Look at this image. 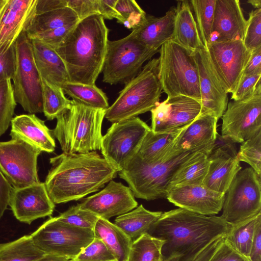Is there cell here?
<instances>
[{"label": "cell", "instance_id": "32", "mask_svg": "<svg viewBox=\"0 0 261 261\" xmlns=\"http://www.w3.org/2000/svg\"><path fill=\"white\" fill-rule=\"evenodd\" d=\"M162 214V212L149 211L141 204L133 210L117 217L114 224L134 241L148 233Z\"/></svg>", "mask_w": 261, "mask_h": 261}, {"label": "cell", "instance_id": "52", "mask_svg": "<svg viewBox=\"0 0 261 261\" xmlns=\"http://www.w3.org/2000/svg\"><path fill=\"white\" fill-rule=\"evenodd\" d=\"M12 188L0 171V220L9 205Z\"/></svg>", "mask_w": 261, "mask_h": 261}, {"label": "cell", "instance_id": "3", "mask_svg": "<svg viewBox=\"0 0 261 261\" xmlns=\"http://www.w3.org/2000/svg\"><path fill=\"white\" fill-rule=\"evenodd\" d=\"M109 29L104 19L94 14L80 20L59 47L70 82L95 85L102 71Z\"/></svg>", "mask_w": 261, "mask_h": 261}, {"label": "cell", "instance_id": "13", "mask_svg": "<svg viewBox=\"0 0 261 261\" xmlns=\"http://www.w3.org/2000/svg\"><path fill=\"white\" fill-rule=\"evenodd\" d=\"M41 151L24 141L0 142V171L13 188L39 183L37 159Z\"/></svg>", "mask_w": 261, "mask_h": 261}, {"label": "cell", "instance_id": "39", "mask_svg": "<svg viewBox=\"0 0 261 261\" xmlns=\"http://www.w3.org/2000/svg\"><path fill=\"white\" fill-rule=\"evenodd\" d=\"M190 6L205 48L210 41L216 0H191Z\"/></svg>", "mask_w": 261, "mask_h": 261}, {"label": "cell", "instance_id": "46", "mask_svg": "<svg viewBox=\"0 0 261 261\" xmlns=\"http://www.w3.org/2000/svg\"><path fill=\"white\" fill-rule=\"evenodd\" d=\"M208 261H251L237 251L224 237Z\"/></svg>", "mask_w": 261, "mask_h": 261}, {"label": "cell", "instance_id": "18", "mask_svg": "<svg viewBox=\"0 0 261 261\" xmlns=\"http://www.w3.org/2000/svg\"><path fill=\"white\" fill-rule=\"evenodd\" d=\"M9 205L15 217L28 224L51 216L55 207L44 182H41L22 188H12Z\"/></svg>", "mask_w": 261, "mask_h": 261}, {"label": "cell", "instance_id": "5", "mask_svg": "<svg viewBox=\"0 0 261 261\" xmlns=\"http://www.w3.org/2000/svg\"><path fill=\"white\" fill-rule=\"evenodd\" d=\"M159 63V58L149 60L139 74L125 84L106 110L105 118L113 123L136 117L155 107L163 91Z\"/></svg>", "mask_w": 261, "mask_h": 261}, {"label": "cell", "instance_id": "16", "mask_svg": "<svg viewBox=\"0 0 261 261\" xmlns=\"http://www.w3.org/2000/svg\"><path fill=\"white\" fill-rule=\"evenodd\" d=\"M201 103L193 98L184 95L167 97L150 111L151 130L162 133L180 128L201 115Z\"/></svg>", "mask_w": 261, "mask_h": 261}, {"label": "cell", "instance_id": "8", "mask_svg": "<svg viewBox=\"0 0 261 261\" xmlns=\"http://www.w3.org/2000/svg\"><path fill=\"white\" fill-rule=\"evenodd\" d=\"M159 51L147 46L132 32L122 39L109 40L101 71L103 82L126 84L139 74L144 62Z\"/></svg>", "mask_w": 261, "mask_h": 261}, {"label": "cell", "instance_id": "60", "mask_svg": "<svg viewBox=\"0 0 261 261\" xmlns=\"http://www.w3.org/2000/svg\"><path fill=\"white\" fill-rule=\"evenodd\" d=\"M115 261H116V260H115Z\"/></svg>", "mask_w": 261, "mask_h": 261}, {"label": "cell", "instance_id": "28", "mask_svg": "<svg viewBox=\"0 0 261 261\" xmlns=\"http://www.w3.org/2000/svg\"><path fill=\"white\" fill-rule=\"evenodd\" d=\"M189 124L168 132L154 133L150 130L144 137L136 154L144 162L154 163L180 154L173 150L180 135Z\"/></svg>", "mask_w": 261, "mask_h": 261}, {"label": "cell", "instance_id": "33", "mask_svg": "<svg viewBox=\"0 0 261 261\" xmlns=\"http://www.w3.org/2000/svg\"><path fill=\"white\" fill-rule=\"evenodd\" d=\"M80 21L76 13L68 7L35 15L27 30L28 36L44 32Z\"/></svg>", "mask_w": 261, "mask_h": 261}, {"label": "cell", "instance_id": "34", "mask_svg": "<svg viewBox=\"0 0 261 261\" xmlns=\"http://www.w3.org/2000/svg\"><path fill=\"white\" fill-rule=\"evenodd\" d=\"M61 88L72 100L86 106L107 110L109 107L106 94L95 85L67 82Z\"/></svg>", "mask_w": 261, "mask_h": 261}, {"label": "cell", "instance_id": "4", "mask_svg": "<svg viewBox=\"0 0 261 261\" xmlns=\"http://www.w3.org/2000/svg\"><path fill=\"white\" fill-rule=\"evenodd\" d=\"M56 118L52 130L63 152L81 153L100 150L105 110L89 107L73 100Z\"/></svg>", "mask_w": 261, "mask_h": 261}, {"label": "cell", "instance_id": "11", "mask_svg": "<svg viewBox=\"0 0 261 261\" xmlns=\"http://www.w3.org/2000/svg\"><path fill=\"white\" fill-rule=\"evenodd\" d=\"M220 217L231 226L261 213V184L251 167L241 170L225 194Z\"/></svg>", "mask_w": 261, "mask_h": 261}, {"label": "cell", "instance_id": "47", "mask_svg": "<svg viewBox=\"0 0 261 261\" xmlns=\"http://www.w3.org/2000/svg\"><path fill=\"white\" fill-rule=\"evenodd\" d=\"M261 74L243 75L235 91L231 94L233 100L242 99L251 96L254 92Z\"/></svg>", "mask_w": 261, "mask_h": 261}, {"label": "cell", "instance_id": "22", "mask_svg": "<svg viewBox=\"0 0 261 261\" xmlns=\"http://www.w3.org/2000/svg\"><path fill=\"white\" fill-rule=\"evenodd\" d=\"M246 23L239 0H216L210 42L243 41Z\"/></svg>", "mask_w": 261, "mask_h": 261}, {"label": "cell", "instance_id": "55", "mask_svg": "<svg viewBox=\"0 0 261 261\" xmlns=\"http://www.w3.org/2000/svg\"><path fill=\"white\" fill-rule=\"evenodd\" d=\"M249 259L251 261H261V220L255 227Z\"/></svg>", "mask_w": 261, "mask_h": 261}, {"label": "cell", "instance_id": "48", "mask_svg": "<svg viewBox=\"0 0 261 261\" xmlns=\"http://www.w3.org/2000/svg\"><path fill=\"white\" fill-rule=\"evenodd\" d=\"M98 0H69L67 7L76 13L80 20L94 14H99Z\"/></svg>", "mask_w": 261, "mask_h": 261}, {"label": "cell", "instance_id": "59", "mask_svg": "<svg viewBox=\"0 0 261 261\" xmlns=\"http://www.w3.org/2000/svg\"><path fill=\"white\" fill-rule=\"evenodd\" d=\"M3 2H2V3H3ZM2 4L0 5V6H1V5H2Z\"/></svg>", "mask_w": 261, "mask_h": 261}, {"label": "cell", "instance_id": "51", "mask_svg": "<svg viewBox=\"0 0 261 261\" xmlns=\"http://www.w3.org/2000/svg\"><path fill=\"white\" fill-rule=\"evenodd\" d=\"M116 9L123 18L122 24L131 14L144 12L134 0H117Z\"/></svg>", "mask_w": 261, "mask_h": 261}, {"label": "cell", "instance_id": "37", "mask_svg": "<svg viewBox=\"0 0 261 261\" xmlns=\"http://www.w3.org/2000/svg\"><path fill=\"white\" fill-rule=\"evenodd\" d=\"M164 243L145 233L133 241L126 261H163L162 249Z\"/></svg>", "mask_w": 261, "mask_h": 261}, {"label": "cell", "instance_id": "10", "mask_svg": "<svg viewBox=\"0 0 261 261\" xmlns=\"http://www.w3.org/2000/svg\"><path fill=\"white\" fill-rule=\"evenodd\" d=\"M31 236L45 254L74 259L94 238L93 230L70 225L52 217Z\"/></svg>", "mask_w": 261, "mask_h": 261}, {"label": "cell", "instance_id": "49", "mask_svg": "<svg viewBox=\"0 0 261 261\" xmlns=\"http://www.w3.org/2000/svg\"><path fill=\"white\" fill-rule=\"evenodd\" d=\"M16 52L15 43L6 52L0 55V81L12 80L15 70Z\"/></svg>", "mask_w": 261, "mask_h": 261}, {"label": "cell", "instance_id": "15", "mask_svg": "<svg viewBox=\"0 0 261 261\" xmlns=\"http://www.w3.org/2000/svg\"><path fill=\"white\" fill-rule=\"evenodd\" d=\"M212 66L227 93L236 89L252 51L240 40L210 42L206 47Z\"/></svg>", "mask_w": 261, "mask_h": 261}, {"label": "cell", "instance_id": "20", "mask_svg": "<svg viewBox=\"0 0 261 261\" xmlns=\"http://www.w3.org/2000/svg\"><path fill=\"white\" fill-rule=\"evenodd\" d=\"M37 0H3L0 6V55L14 44L35 15Z\"/></svg>", "mask_w": 261, "mask_h": 261}, {"label": "cell", "instance_id": "56", "mask_svg": "<svg viewBox=\"0 0 261 261\" xmlns=\"http://www.w3.org/2000/svg\"><path fill=\"white\" fill-rule=\"evenodd\" d=\"M35 261H73V259L55 255L45 254Z\"/></svg>", "mask_w": 261, "mask_h": 261}, {"label": "cell", "instance_id": "21", "mask_svg": "<svg viewBox=\"0 0 261 261\" xmlns=\"http://www.w3.org/2000/svg\"><path fill=\"white\" fill-rule=\"evenodd\" d=\"M166 198L179 208L205 216H214L222 209L225 194L203 185H190L170 189Z\"/></svg>", "mask_w": 261, "mask_h": 261}, {"label": "cell", "instance_id": "17", "mask_svg": "<svg viewBox=\"0 0 261 261\" xmlns=\"http://www.w3.org/2000/svg\"><path fill=\"white\" fill-rule=\"evenodd\" d=\"M129 187L113 180L100 192L84 199L78 205L99 218L109 220L125 214L138 206Z\"/></svg>", "mask_w": 261, "mask_h": 261}, {"label": "cell", "instance_id": "36", "mask_svg": "<svg viewBox=\"0 0 261 261\" xmlns=\"http://www.w3.org/2000/svg\"><path fill=\"white\" fill-rule=\"evenodd\" d=\"M261 220V213L231 226L225 239L237 251L249 258L251 245L257 223Z\"/></svg>", "mask_w": 261, "mask_h": 261}, {"label": "cell", "instance_id": "44", "mask_svg": "<svg viewBox=\"0 0 261 261\" xmlns=\"http://www.w3.org/2000/svg\"><path fill=\"white\" fill-rule=\"evenodd\" d=\"M115 260V256L103 242L95 237L73 259V261Z\"/></svg>", "mask_w": 261, "mask_h": 261}, {"label": "cell", "instance_id": "54", "mask_svg": "<svg viewBox=\"0 0 261 261\" xmlns=\"http://www.w3.org/2000/svg\"><path fill=\"white\" fill-rule=\"evenodd\" d=\"M66 7H67V0H37L35 15Z\"/></svg>", "mask_w": 261, "mask_h": 261}, {"label": "cell", "instance_id": "14", "mask_svg": "<svg viewBox=\"0 0 261 261\" xmlns=\"http://www.w3.org/2000/svg\"><path fill=\"white\" fill-rule=\"evenodd\" d=\"M221 136L243 143L261 131V84L247 98L227 104L222 116Z\"/></svg>", "mask_w": 261, "mask_h": 261}, {"label": "cell", "instance_id": "23", "mask_svg": "<svg viewBox=\"0 0 261 261\" xmlns=\"http://www.w3.org/2000/svg\"><path fill=\"white\" fill-rule=\"evenodd\" d=\"M218 120L210 114L200 115L181 133L173 150L178 153L201 151L208 155L218 134Z\"/></svg>", "mask_w": 261, "mask_h": 261}, {"label": "cell", "instance_id": "27", "mask_svg": "<svg viewBox=\"0 0 261 261\" xmlns=\"http://www.w3.org/2000/svg\"><path fill=\"white\" fill-rule=\"evenodd\" d=\"M30 39L41 78L60 88L63 84L69 82L65 65L55 50L37 38Z\"/></svg>", "mask_w": 261, "mask_h": 261}, {"label": "cell", "instance_id": "53", "mask_svg": "<svg viewBox=\"0 0 261 261\" xmlns=\"http://www.w3.org/2000/svg\"><path fill=\"white\" fill-rule=\"evenodd\" d=\"M261 74V47L252 51L243 75Z\"/></svg>", "mask_w": 261, "mask_h": 261}, {"label": "cell", "instance_id": "31", "mask_svg": "<svg viewBox=\"0 0 261 261\" xmlns=\"http://www.w3.org/2000/svg\"><path fill=\"white\" fill-rule=\"evenodd\" d=\"M94 237L101 240L117 261H126L133 241L109 220L99 218L93 229Z\"/></svg>", "mask_w": 261, "mask_h": 261}, {"label": "cell", "instance_id": "2", "mask_svg": "<svg viewBox=\"0 0 261 261\" xmlns=\"http://www.w3.org/2000/svg\"><path fill=\"white\" fill-rule=\"evenodd\" d=\"M45 181L55 204L82 199L115 178L118 172L96 151L65 153L50 159Z\"/></svg>", "mask_w": 261, "mask_h": 261}, {"label": "cell", "instance_id": "25", "mask_svg": "<svg viewBox=\"0 0 261 261\" xmlns=\"http://www.w3.org/2000/svg\"><path fill=\"white\" fill-rule=\"evenodd\" d=\"M12 139L24 141L41 151L53 152L56 143L52 130L35 114L16 116L11 121Z\"/></svg>", "mask_w": 261, "mask_h": 261}, {"label": "cell", "instance_id": "45", "mask_svg": "<svg viewBox=\"0 0 261 261\" xmlns=\"http://www.w3.org/2000/svg\"><path fill=\"white\" fill-rule=\"evenodd\" d=\"M77 23L27 36L29 39L37 38L55 49L63 43Z\"/></svg>", "mask_w": 261, "mask_h": 261}, {"label": "cell", "instance_id": "35", "mask_svg": "<svg viewBox=\"0 0 261 261\" xmlns=\"http://www.w3.org/2000/svg\"><path fill=\"white\" fill-rule=\"evenodd\" d=\"M45 255L35 245L30 234L0 243V261H35Z\"/></svg>", "mask_w": 261, "mask_h": 261}, {"label": "cell", "instance_id": "50", "mask_svg": "<svg viewBox=\"0 0 261 261\" xmlns=\"http://www.w3.org/2000/svg\"><path fill=\"white\" fill-rule=\"evenodd\" d=\"M98 1L99 14L104 19L116 18L118 23L122 24L123 18L116 9L117 0H98Z\"/></svg>", "mask_w": 261, "mask_h": 261}, {"label": "cell", "instance_id": "7", "mask_svg": "<svg viewBox=\"0 0 261 261\" xmlns=\"http://www.w3.org/2000/svg\"><path fill=\"white\" fill-rule=\"evenodd\" d=\"M193 152H183L154 163L144 162L136 154L118 174L135 197L146 200L166 198L173 174Z\"/></svg>", "mask_w": 261, "mask_h": 261}, {"label": "cell", "instance_id": "19", "mask_svg": "<svg viewBox=\"0 0 261 261\" xmlns=\"http://www.w3.org/2000/svg\"><path fill=\"white\" fill-rule=\"evenodd\" d=\"M199 71L201 114L220 118L227 104V92L219 80L210 63L206 48L193 53Z\"/></svg>", "mask_w": 261, "mask_h": 261}, {"label": "cell", "instance_id": "24", "mask_svg": "<svg viewBox=\"0 0 261 261\" xmlns=\"http://www.w3.org/2000/svg\"><path fill=\"white\" fill-rule=\"evenodd\" d=\"M237 152L212 148L207 174L202 185L214 191L225 194L236 174L241 170Z\"/></svg>", "mask_w": 261, "mask_h": 261}, {"label": "cell", "instance_id": "40", "mask_svg": "<svg viewBox=\"0 0 261 261\" xmlns=\"http://www.w3.org/2000/svg\"><path fill=\"white\" fill-rule=\"evenodd\" d=\"M16 105L11 80L0 81V137L10 126Z\"/></svg>", "mask_w": 261, "mask_h": 261}, {"label": "cell", "instance_id": "57", "mask_svg": "<svg viewBox=\"0 0 261 261\" xmlns=\"http://www.w3.org/2000/svg\"><path fill=\"white\" fill-rule=\"evenodd\" d=\"M247 2L251 4L255 9L261 8L260 0H250Z\"/></svg>", "mask_w": 261, "mask_h": 261}, {"label": "cell", "instance_id": "26", "mask_svg": "<svg viewBox=\"0 0 261 261\" xmlns=\"http://www.w3.org/2000/svg\"><path fill=\"white\" fill-rule=\"evenodd\" d=\"M176 7L173 6L162 16L146 15L143 20L132 30L137 39L147 46L155 49L172 40Z\"/></svg>", "mask_w": 261, "mask_h": 261}, {"label": "cell", "instance_id": "38", "mask_svg": "<svg viewBox=\"0 0 261 261\" xmlns=\"http://www.w3.org/2000/svg\"><path fill=\"white\" fill-rule=\"evenodd\" d=\"M43 112L48 120H52L72 102L66 97L61 88L41 79Z\"/></svg>", "mask_w": 261, "mask_h": 261}, {"label": "cell", "instance_id": "42", "mask_svg": "<svg viewBox=\"0 0 261 261\" xmlns=\"http://www.w3.org/2000/svg\"><path fill=\"white\" fill-rule=\"evenodd\" d=\"M60 221L71 226L93 230L99 217L92 212L81 208L78 204L56 217Z\"/></svg>", "mask_w": 261, "mask_h": 261}, {"label": "cell", "instance_id": "43", "mask_svg": "<svg viewBox=\"0 0 261 261\" xmlns=\"http://www.w3.org/2000/svg\"><path fill=\"white\" fill-rule=\"evenodd\" d=\"M243 42L251 51L261 47V8L250 12Z\"/></svg>", "mask_w": 261, "mask_h": 261}, {"label": "cell", "instance_id": "29", "mask_svg": "<svg viewBox=\"0 0 261 261\" xmlns=\"http://www.w3.org/2000/svg\"><path fill=\"white\" fill-rule=\"evenodd\" d=\"M172 41L192 53L204 47L188 1L177 3Z\"/></svg>", "mask_w": 261, "mask_h": 261}, {"label": "cell", "instance_id": "41", "mask_svg": "<svg viewBox=\"0 0 261 261\" xmlns=\"http://www.w3.org/2000/svg\"><path fill=\"white\" fill-rule=\"evenodd\" d=\"M237 158L240 162L248 164L260 178L261 131L243 142L237 153Z\"/></svg>", "mask_w": 261, "mask_h": 261}, {"label": "cell", "instance_id": "6", "mask_svg": "<svg viewBox=\"0 0 261 261\" xmlns=\"http://www.w3.org/2000/svg\"><path fill=\"white\" fill-rule=\"evenodd\" d=\"M159 76L167 97L184 95L201 103L199 71L193 53L171 40L160 48Z\"/></svg>", "mask_w": 261, "mask_h": 261}, {"label": "cell", "instance_id": "12", "mask_svg": "<svg viewBox=\"0 0 261 261\" xmlns=\"http://www.w3.org/2000/svg\"><path fill=\"white\" fill-rule=\"evenodd\" d=\"M151 128L140 118L113 123L102 136L100 150L103 158L118 172L137 153Z\"/></svg>", "mask_w": 261, "mask_h": 261}, {"label": "cell", "instance_id": "1", "mask_svg": "<svg viewBox=\"0 0 261 261\" xmlns=\"http://www.w3.org/2000/svg\"><path fill=\"white\" fill-rule=\"evenodd\" d=\"M231 226L220 216H205L178 208L162 213L148 233L163 240V260L191 261L207 245L225 237Z\"/></svg>", "mask_w": 261, "mask_h": 261}, {"label": "cell", "instance_id": "9", "mask_svg": "<svg viewBox=\"0 0 261 261\" xmlns=\"http://www.w3.org/2000/svg\"><path fill=\"white\" fill-rule=\"evenodd\" d=\"M16 66L12 78L17 103L30 114L43 112L41 76L35 64L32 44L25 31L15 43Z\"/></svg>", "mask_w": 261, "mask_h": 261}, {"label": "cell", "instance_id": "30", "mask_svg": "<svg viewBox=\"0 0 261 261\" xmlns=\"http://www.w3.org/2000/svg\"><path fill=\"white\" fill-rule=\"evenodd\" d=\"M209 164L206 153L201 151L193 152L175 171L170 180L168 191L176 187L202 185Z\"/></svg>", "mask_w": 261, "mask_h": 261}, {"label": "cell", "instance_id": "58", "mask_svg": "<svg viewBox=\"0 0 261 261\" xmlns=\"http://www.w3.org/2000/svg\"><path fill=\"white\" fill-rule=\"evenodd\" d=\"M179 258L178 257H173L171 258L167 259L166 260H164L163 261H178Z\"/></svg>", "mask_w": 261, "mask_h": 261}]
</instances>
